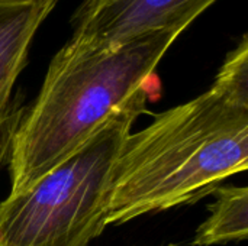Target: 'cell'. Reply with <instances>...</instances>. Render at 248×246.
Listing matches in <instances>:
<instances>
[{"mask_svg":"<svg viewBox=\"0 0 248 246\" xmlns=\"http://www.w3.org/2000/svg\"><path fill=\"white\" fill-rule=\"evenodd\" d=\"M248 168V36L212 86L129 133L113 167L106 225L187 206Z\"/></svg>","mask_w":248,"mask_h":246,"instance_id":"obj_1","label":"cell"},{"mask_svg":"<svg viewBox=\"0 0 248 246\" xmlns=\"http://www.w3.org/2000/svg\"><path fill=\"white\" fill-rule=\"evenodd\" d=\"M173 28L100 51L68 39L52 57L39 94L10 136V193L31 188L73 155L150 80L183 33Z\"/></svg>","mask_w":248,"mask_h":246,"instance_id":"obj_2","label":"cell"},{"mask_svg":"<svg viewBox=\"0 0 248 246\" xmlns=\"http://www.w3.org/2000/svg\"><path fill=\"white\" fill-rule=\"evenodd\" d=\"M142 88L115 110L64 162L31 188L0 203V246H89L106 225L113 167L135 120L147 110Z\"/></svg>","mask_w":248,"mask_h":246,"instance_id":"obj_3","label":"cell"},{"mask_svg":"<svg viewBox=\"0 0 248 246\" xmlns=\"http://www.w3.org/2000/svg\"><path fill=\"white\" fill-rule=\"evenodd\" d=\"M218 0H81L71 16L70 39L113 51L151 32L186 30Z\"/></svg>","mask_w":248,"mask_h":246,"instance_id":"obj_4","label":"cell"},{"mask_svg":"<svg viewBox=\"0 0 248 246\" xmlns=\"http://www.w3.org/2000/svg\"><path fill=\"white\" fill-rule=\"evenodd\" d=\"M35 35L33 25L22 14L15 12L0 13V141L4 139L9 129L13 90L28 64Z\"/></svg>","mask_w":248,"mask_h":246,"instance_id":"obj_5","label":"cell"},{"mask_svg":"<svg viewBox=\"0 0 248 246\" xmlns=\"http://www.w3.org/2000/svg\"><path fill=\"white\" fill-rule=\"evenodd\" d=\"M217 200L209 206L211 215L199 226L193 238L195 246H211L248 238V188L219 187Z\"/></svg>","mask_w":248,"mask_h":246,"instance_id":"obj_6","label":"cell"},{"mask_svg":"<svg viewBox=\"0 0 248 246\" xmlns=\"http://www.w3.org/2000/svg\"><path fill=\"white\" fill-rule=\"evenodd\" d=\"M33 1H36V0H0V9L23 6V4H29V3H33Z\"/></svg>","mask_w":248,"mask_h":246,"instance_id":"obj_7","label":"cell"}]
</instances>
